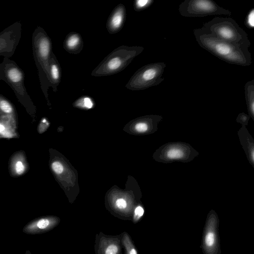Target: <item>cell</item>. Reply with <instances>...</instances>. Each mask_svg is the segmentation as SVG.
I'll use <instances>...</instances> for the list:
<instances>
[{"label": "cell", "instance_id": "1", "mask_svg": "<svg viewBox=\"0 0 254 254\" xmlns=\"http://www.w3.org/2000/svg\"><path fill=\"white\" fill-rule=\"evenodd\" d=\"M198 44L217 58L227 63L247 66L252 63L251 45L235 44L222 40L201 28L193 30Z\"/></svg>", "mask_w": 254, "mask_h": 254}, {"label": "cell", "instance_id": "2", "mask_svg": "<svg viewBox=\"0 0 254 254\" xmlns=\"http://www.w3.org/2000/svg\"><path fill=\"white\" fill-rule=\"evenodd\" d=\"M32 45L34 59L38 71L40 87L45 98L48 100L49 64L52 52V43L45 30L38 26L32 36Z\"/></svg>", "mask_w": 254, "mask_h": 254}, {"label": "cell", "instance_id": "3", "mask_svg": "<svg viewBox=\"0 0 254 254\" xmlns=\"http://www.w3.org/2000/svg\"><path fill=\"white\" fill-rule=\"evenodd\" d=\"M144 50L141 46H121L108 54L93 70L91 75H111L123 70Z\"/></svg>", "mask_w": 254, "mask_h": 254}, {"label": "cell", "instance_id": "4", "mask_svg": "<svg viewBox=\"0 0 254 254\" xmlns=\"http://www.w3.org/2000/svg\"><path fill=\"white\" fill-rule=\"evenodd\" d=\"M200 28L204 32L228 43L251 45L246 32L231 17L216 16L204 23Z\"/></svg>", "mask_w": 254, "mask_h": 254}, {"label": "cell", "instance_id": "5", "mask_svg": "<svg viewBox=\"0 0 254 254\" xmlns=\"http://www.w3.org/2000/svg\"><path fill=\"white\" fill-rule=\"evenodd\" d=\"M166 64L157 62L147 64L139 68L132 75L125 87L133 91L142 90L160 84Z\"/></svg>", "mask_w": 254, "mask_h": 254}, {"label": "cell", "instance_id": "6", "mask_svg": "<svg viewBox=\"0 0 254 254\" xmlns=\"http://www.w3.org/2000/svg\"><path fill=\"white\" fill-rule=\"evenodd\" d=\"M24 73L12 60L4 58L0 63V80L4 81L13 90L17 98L23 103H28L30 97L24 84Z\"/></svg>", "mask_w": 254, "mask_h": 254}, {"label": "cell", "instance_id": "7", "mask_svg": "<svg viewBox=\"0 0 254 254\" xmlns=\"http://www.w3.org/2000/svg\"><path fill=\"white\" fill-rule=\"evenodd\" d=\"M199 153L190 144L182 142H171L162 145L155 153L156 161L163 163L178 161L189 162Z\"/></svg>", "mask_w": 254, "mask_h": 254}, {"label": "cell", "instance_id": "8", "mask_svg": "<svg viewBox=\"0 0 254 254\" xmlns=\"http://www.w3.org/2000/svg\"><path fill=\"white\" fill-rule=\"evenodd\" d=\"M178 10L181 15L186 17L232 14L229 10L211 0H185L179 4Z\"/></svg>", "mask_w": 254, "mask_h": 254}, {"label": "cell", "instance_id": "9", "mask_svg": "<svg viewBox=\"0 0 254 254\" xmlns=\"http://www.w3.org/2000/svg\"><path fill=\"white\" fill-rule=\"evenodd\" d=\"M22 24L16 21L0 32V56L10 58L14 54L21 36Z\"/></svg>", "mask_w": 254, "mask_h": 254}, {"label": "cell", "instance_id": "10", "mask_svg": "<svg viewBox=\"0 0 254 254\" xmlns=\"http://www.w3.org/2000/svg\"><path fill=\"white\" fill-rule=\"evenodd\" d=\"M121 234L108 235L100 232L96 234L94 245L95 254H122Z\"/></svg>", "mask_w": 254, "mask_h": 254}, {"label": "cell", "instance_id": "11", "mask_svg": "<svg viewBox=\"0 0 254 254\" xmlns=\"http://www.w3.org/2000/svg\"><path fill=\"white\" fill-rule=\"evenodd\" d=\"M60 221V218L55 216H42L30 221L22 230L27 234H41L52 230L59 224Z\"/></svg>", "mask_w": 254, "mask_h": 254}, {"label": "cell", "instance_id": "12", "mask_svg": "<svg viewBox=\"0 0 254 254\" xmlns=\"http://www.w3.org/2000/svg\"><path fill=\"white\" fill-rule=\"evenodd\" d=\"M126 9L122 3L116 6L109 15L107 23L106 28L110 34H115L120 31L126 21Z\"/></svg>", "mask_w": 254, "mask_h": 254}, {"label": "cell", "instance_id": "13", "mask_svg": "<svg viewBox=\"0 0 254 254\" xmlns=\"http://www.w3.org/2000/svg\"><path fill=\"white\" fill-rule=\"evenodd\" d=\"M238 135L247 158L254 168V140L245 126L239 129Z\"/></svg>", "mask_w": 254, "mask_h": 254}, {"label": "cell", "instance_id": "14", "mask_svg": "<svg viewBox=\"0 0 254 254\" xmlns=\"http://www.w3.org/2000/svg\"><path fill=\"white\" fill-rule=\"evenodd\" d=\"M63 46L64 49L70 54L79 53L83 47V42L81 35L75 32L68 33L65 38Z\"/></svg>", "mask_w": 254, "mask_h": 254}, {"label": "cell", "instance_id": "15", "mask_svg": "<svg viewBox=\"0 0 254 254\" xmlns=\"http://www.w3.org/2000/svg\"><path fill=\"white\" fill-rule=\"evenodd\" d=\"M61 79V68L59 63L52 52L49 64V82L54 92L57 91Z\"/></svg>", "mask_w": 254, "mask_h": 254}, {"label": "cell", "instance_id": "16", "mask_svg": "<svg viewBox=\"0 0 254 254\" xmlns=\"http://www.w3.org/2000/svg\"><path fill=\"white\" fill-rule=\"evenodd\" d=\"M244 92L249 115L254 121V79L246 83Z\"/></svg>", "mask_w": 254, "mask_h": 254}, {"label": "cell", "instance_id": "17", "mask_svg": "<svg viewBox=\"0 0 254 254\" xmlns=\"http://www.w3.org/2000/svg\"><path fill=\"white\" fill-rule=\"evenodd\" d=\"M121 237L125 254H138L137 250L130 236L127 232H123L121 234Z\"/></svg>", "mask_w": 254, "mask_h": 254}, {"label": "cell", "instance_id": "18", "mask_svg": "<svg viewBox=\"0 0 254 254\" xmlns=\"http://www.w3.org/2000/svg\"><path fill=\"white\" fill-rule=\"evenodd\" d=\"M0 111L7 114H11L14 112L11 103L1 95H0Z\"/></svg>", "mask_w": 254, "mask_h": 254}, {"label": "cell", "instance_id": "19", "mask_svg": "<svg viewBox=\"0 0 254 254\" xmlns=\"http://www.w3.org/2000/svg\"><path fill=\"white\" fill-rule=\"evenodd\" d=\"M154 2L153 0H135L133 2V8L135 11H142L150 6Z\"/></svg>", "mask_w": 254, "mask_h": 254}, {"label": "cell", "instance_id": "20", "mask_svg": "<svg viewBox=\"0 0 254 254\" xmlns=\"http://www.w3.org/2000/svg\"><path fill=\"white\" fill-rule=\"evenodd\" d=\"M74 105L78 107L91 109L93 106V102L90 97L83 96L78 99L75 102Z\"/></svg>", "mask_w": 254, "mask_h": 254}, {"label": "cell", "instance_id": "21", "mask_svg": "<svg viewBox=\"0 0 254 254\" xmlns=\"http://www.w3.org/2000/svg\"><path fill=\"white\" fill-rule=\"evenodd\" d=\"M216 242V237L214 232L212 230H209L205 234L204 238V244L205 247L210 249L214 247Z\"/></svg>", "mask_w": 254, "mask_h": 254}, {"label": "cell", "instance_id": "22", "mask_svg": "<svg viewBox=\"0 0 254 254\" xmlns=\"http://www.w3.org/2000/svg\"><path fill=\"white\" fill-rule=\"evenodd\" d=\"M144 213V209L141 205L136 206L133 210L131 219L132 222L134 224L137 223L142 217Z\"/></svg>", "mask_w": 254, "mask_h": 254}, {"label": "cell", "instance_id": "23", "mask_svg": "<svg viewBox=\"0 0 254 254\" xmlns=\"http://www.w3.org/2000/svg\"><path fill=\"white\" fill-rule=\"evenodd\" d=\"M245 25L249 29L254 28V9H251L246 16L244 21Z\"/></svg>", "mask_w": 254, "mask_h": 254}, {"label": "cell", "instance_id": "24", "mask_svg": "<svg viewBox=\"0 0 254 254\" xmlns=\"http://www.w3.org/2000/svg\"><path fill=\"white\" fill-rule=\"evenodd\" d=\"M250 118L249 115L243 112L241 113L238 115L236 118V122L241 124L242 126L246 127L248 124Z\"/></svg>", "mask_w": 254, "mask_h": 254}, {"label": "cell", "instance_id": "25", "mask_svg": "<svg viewBox=\"0 0 254 254\" xmlns=\"http://www.w3.org/2000/svg\"><path fill=\"white\" fill-rule=\"evenodd\" d=\"M145 121L140 122L135 126V129L139 133H145L149 129V125Z\"/></svg>", "mask_w": 254, "mask_h": 254}, {"label": "cell", "instance_id": "26", "mask_svg": "<svg viewBox=\"0 0 254 254\" xmlns=\"http://www.w3.org/2000/svg\"><path fill=\"white\" fill-rule=\"evenodd\" d=\"M52 168L58 174H61L64 170L63 165L59 161L54 162L52 164Z\"/></svg>", "mask_w": 254, "mask_h": 254}, {"label": "cell", "instance_id": "27", "mask_svg": "<svg viewBox=\"0 0 254 254\" xmlns=\"http://www.w3.org/2000/svg\"><path fill=\"white\" fill-rule=\"evenodd\" d=\"M15 170L16 173L19 175H22L23 173L25 167L22 162L18 161L15 163Z\"/></svg>", "mask_w": 254, "mask_h": 254}, {"label": "cell", "instance_id": "28", "mask_svg": "<svg viewBox=\"0 0 254 254\" xmlns=\"http://www.w3.org/2000/svg\"><path fill=\"white\" fill-rule=\"evenodd\" d=\"M25 254H32L29 250H26Z\"/></svg>", "mask_w": 254, "mask_h": 254}]
</instances>
